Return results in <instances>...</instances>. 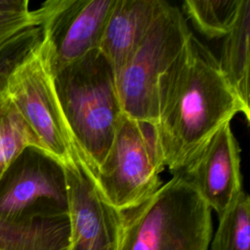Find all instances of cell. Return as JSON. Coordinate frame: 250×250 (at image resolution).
<instances>
[{"instance_id":"1","label":"cell","mask_w":250,"mask_h":250,"mask_svg":"<svg viewBox=\"0 0 250 250\" xmlns=\"http://www.w3.org/2000/svg\"><path fill=\"white\" fill-rule=\"evenodd\" d=\"M247 109L224 77L218 58L192 32L158 83V144L165 167L181 171L210 138Z\"/></svg>"},{"instance_id":"2","label":"cell","mask_w":250,"mask_h":250,"mask_svg":"<svg viewBox=\"0 0 250 250\" xmlns=\"http://www.w3.org/2000/svg\"><path fill=\"white\" fill-rule=\"evenodd\" d=\"M53 76L81 165L94 180L123 114L114 71L100 50L95 49Z\"/></svg>"},{"instance_id":"3","label":"cell","mask_w":250,"mask_h":250,"mask_svg":"<svg viewBox=\"0 0 250 250\" xmlns=\"http://www.w3.org/2000/svg\"><path fill=\"white\" fill-rule=\"evenodd\" d=\"M120 215L117 250L209 249L211 209L180 174Z\"/></svg>"},{"instance_id":"4","label":"cell","mask_w":250,"mask_h":250,"mask_svg":"<svg viewBox=\"0 0 250 250\" xmlns=\"http://www.w3.org/2000/svg\"><path fill=\"white\" fill-rule=\"evenodd\" d=\"M164 168L155 126L123 113L93 181L110 205L124 211L161 187Z\"/></svg>"},{"instance_id":"5","label":"cell","mask_w":250,"mask_h":250,"mask_svg":"<svg viewBox=\"0 0 250 250\" xmlns=\"http://www.w3.org/2000/svg\"><path fill=\"white\" fill-rule=\"evenodd\" d=\"M191 31L180 9L168 3L115 75L122 112L155 126L158 83Z\"/></svg>"},{"instance_id":"6","label":"cell","mask_w":250,"mask_h":250,"mask_svg":"<svg viewBox=\"0 0 250 250\" xmlns=\"http://www.w3.org/2000/svg\"><path fill=\"white\" fill-rule=\"evenodd\" d=\"M2 88L45 151L62 165L80 162L58 100L44 37L11 69Z\"/></svg>"},{"instance_id":"7","label":"cell","mask_w":250,"mask_h":250,"mask_svg":"<svg viewBox=\"0 0 250 250\" xmlns=\"http://www.w3.org/2000/svg\"><path fill=\"white\" fill-rule=\"evenodd\" d=\"M67 214L62 163L37 146H27L0 176V218Z\"/></svg>"},{"instance_id":"8","label":"cell","mask_w":250,"mask_h":250,"mask_svg":"<svg viewBox=\"0 0 250 250\" xmlns=\"http://www.w3.org/2000/svg\"><path fill=\"white\" fill-rule=\"evenodd\" d=\"M115 0H50L38 12L52 72L98 49Z\"/></svg>"},{"instance_id":"9","label":"cell","mask_w":250,"mask_h":250,"mask_svg":"<svg viewBox=\"0 0 250 250\" xmlns=\"http://www.w3.org/2000/svg\"><path fill=\"white\" fill-rule=\"evenodd\" d=\"M69 222L68 250H117L121 215L80 162L63 165Z\"/></svg>"},{"instance_id":"10","label":"cell","mask_w":250,"mask_h":250,"mask_svg":"<svg viewBox=\"0 0 250 250\" xmlns=\"http://www.w3.org/2000/svg\"><path fill=\"white\" fill-rule=\"evenodd\" d=\"M218 216L243 190L240 149L230 125L220 128L178 173Z\"/></svg>"},{"instance_id":"11","label":"cell","mask_w":250,"mask_h":250,"mask_svg":"<svg viewBox=\"0 0 250 250\" xmlns=\"http://www.w3.org/2000/svg\"><path fill=\"white\" fill-rule=\"evenodd\" d=\"M167 5L164 0L114 1L98 49L108 61L115 75Z\"/></svg>"},{"instance_id":"12","label":"cell","mask_w":250,"mask_h":250,"mask_svg":"<svg viewBox=\"0 0 250 250\" xmlns=\"http://www.w3.org/2000/svg\"><path fill=\"white\" fill-rule=\"evenodd\" d=\"M67 214L0 218V250H68Z\"/></svg>"},{"instance_id":"13","label":"cell","mask_w":250,"mask_h":250,"mask_svg":"<svg viewBox=\"0 0 250 250\" xmlns=\"http://www.w3.org/2000/svg\"><path fill=\"white\" fill-rule=\"evenodd\" d=\"M250 0H242L237 19L224 37L220 58L221 71L242 104L249 106Z\"/></svg>"},{"instance_id":"14","label":"cell","mask_w":250,"mask_h":250,"mask_svg":"<svg viewBox=\"0 0 250 250\" xmlns=\"http://www.w3.org/2000/svg\"><path fill=\"white\" fill-rule=\"evenodd\" d=\"M242 0H187L183 11L207 38L225 37L233 26Z\"/></svg>"},{"instance_id":"15","label":"cell","mask_w":250,"mask_h":250,"mask_svg":"<svg viewBox=\"0 0 250 250\" xmlns=\"http://www.w3.org/2000/svg\"><path fill=\"white\" fill-rule=\"evenodd\" d=\"M42 148L35 134L23 120L0 86V176L27 146ZM43 149V148H42Z\"/></svg>"},{"instance_id":"16","label":"cell","mask_w":250,"mask_h":250,"mask_svg":"<svg viewBox=\"0 0 250 250\" xmlns=\"http://www.w3.org/2000/svg\"><path fill=\"white\" fill-rule=\"evenodd\" d=\"M219 221L209 245L211 250L250 249V199L244 190L219 217Z\"/></svg>"},{"instance_id":"17","label":"cell","mask_w":250,"mask_h":250,"mask_svg":"<svg viewBox=\"0 0 250 250\" xmlns=\"http://www.w3.org/2000/svg\"><path fill=\"white\" fill-rule=\"evenodd\" d=\"M41 25L38 10L27 0H0V51L24 30Z\"/></svg>"}]
</instances>
